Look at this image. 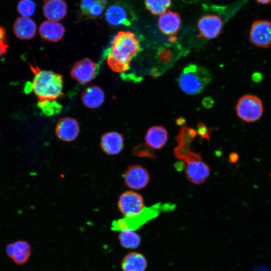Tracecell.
<instances>
[{"instance_id": "cell-1", "label": "cell", "mask_w": 271, "mask_h": 271, "mask_svg": "<svg viewBox=\"0 0 271 271\" xmlns=\"http://www.w3.org/2000/svg\"><path fill=\"white\" fill-rule=\"evenodd\" d=\"M141 50L135 34L130 31H120L113 38L111 45L104 52L108 65L112 70L123 73L130 68L131 60Z\"/></svg>"}, {"instance_id": "cell-2", "label": "cell", "mask_w": 271, "mask_h": 271, "mask_svg": "<svg viewBox=\"0 0 271 271\" xmlns=\"http://www.w3.org/2000/svg\"><path fill=\"white\" fill-rule=\"evenodd\" d=\"M34 74L31 88L38 98V106L41 108L59 103L63 95V78L57 73L40 69L37 65L30 64Z\"/></svg>"}, {"instance_id": "cell-3", "label": "cell", "mask_w": 271, "mask_h": 271, "mask_svg": "<svg viewBox=\"0 0 271 271\" xmlns=\"http://www.w3.org/2000/svg\"><path fill=\"white\" fill-rule=\"evenodd\" d=\"M211 78V74L205 67L190 64L184 68L177 81L184 92L194 95L202 92Z\"/></svg>"}, {"instance_id": "cell-4", "label": "cell", "mask_w": 271, "mask_h": 271, "mask_svg": "<svg viewBox=\"0 0 271 271\" xmlns=\"http://www.w3.org/2000/svg\"><path fill=\"white\" fill-rule=\"evenodd\" d=\"M173 204L159 203L149 207H145L139 214L131 216H124L122 218L112 221L111 228L113 231L125 230H136L148 221L156 218L160 212L172 210Z\"/></svg>"}, {"instance_id": "cell-5", "label": "cell", "mask_w": 271, "mask_h": 271, "mask_svg": "<svg viewBox=\"0 0 271 271\" xmlns=\"http://www.w3.org/2000/svg\"><path fill=\"white\" fill-rule=\"evenodd\" d=\"M235 109L238 117L246 122L258 120L264 111L261 99L258 96L251 94L242 96L236 103Z\"/></svg>"}, {"instance_id": "cell-6", "label": "cell", "mask_w": 271, "mask_h": 271, "mask_svg": "<svg viewBox=\"0 0 271 271\" xmlns=\"http://www.w3.org/2000/svg\"><path fill=\"white\" fill-rule=\"evenodd\" d=\"M249 40L254 46L261 48L271 46V21L257 20L250 27Z\"/></svg>"}, {"instance_id": "cell-7", "label": "cell", "mask_w": 271, "mask_h": 271, "mask_svg": "<svg viewBox=\"0 0 271 271\" xmlns=\"http://www.w3.org/2000/svg\"><path fill=\"white\" fill-rule=\"evenodd\" d=\"M196 133L194 129L186 125L181 128L177 137L178 145L174 150V154L178 159L186 162L197 157V153L190 150V144Z\"/></svg>"}, {"instance_id": "cell-8", "label": "cell", "mask_w": 271, "mask_h": 271, "mask_svg": "<svg viewBox=\"0 0 271 271\" xmlns=\"http://www.w3.org/2000/svg\"><path fill=\"white\" fill-rule=\"evenodd\" d=\"M117 206L120 212L124 216L137 215L145 208L142 195L133 191L123 192L118 198Z\"/></svg>"}, {"instance_id": "cell-9", "label": "cell", "mask_w": 271, "mask_h": 271, "mask_svg": "<svg viewBox=\"0 0 271 271\" xmlns=\"http://www.w3.org/2000/svg\"><path fill=\"white\" fill-rule=\"evenodd\" d=\"M99 65L89 58H85L76 62L70 71L71 77L81 84L91 82L97 75Z\"/></svg>"}, {"instance_id": "cell-10", "label": "cell", "mask_w": 271, "mask_h": 271, "mask_svg": "<svg viewBox=\"0 0 271 271\" xmlns=\"http://www.w3.org/2000/svg\"><path fill=\"white\" fill-rule=\"evenodd\" d=\"M125 184L133 190L144 188L150 181L148 170L139 165L129 166L123 174Z\"/></svg>"}, {"instance_id": "cell-11", "label": "cell", "mask_w": 271, "mask_h": 271, "mask_svg": "<svg viewBox=\"0 0 271 271\" xmlns=\"http://www.w3.org/2000/svg\"><path fill=\"white\" fill-rule=\"evenodd\" d=\"M222 27V21L216 15H203L197 22L199 36L207 39L216 38L220 33Z\"/></svg>"}, {"instance_id": "cell-12", "label": "cell", "mask_w": 271, "mask_h": 271, "mask_svg": "<svg viewBox=\"0 0 271 271\" xmlns=\"http://www.w3.org/2000/svg\"><path fill=\"white\" fill-rule=\"evenodd\" d=\"M56 134L60 140L71 142L74 141L80 132L78 122L74 118L67 116L61 118L55 128Z\"/></svg>"}, {"instance_id": "cell-13", "label": "cell", "mask_w": 271, "mask_h": 271, "mask_svg": "<svg viewBox=\"0 0 271 271\" xmlns=\"http://www.w3.org/2000/svg\"><path fill=\"white\" fill-rule=\"evenodd\" d=\"M184 171L188 180L195 184L203 183L208 178L210 169L202 160H196L186 163Z\"/></svg>"}, {"instance_id": "cell-14", "label": "cell", "mask_w": 271, "mask_h": 271, "mask_svg": "<svg viewBox=\"0 0 271 271\" xmlns=\"http://www.w3.org/2000/svg\"><path fill=\"white\" fill-rule=\"evenodd\" d=\"M107 22L112 26H128L132 21L131 14L124 6L114 4L110 6L105 13Z\"/></svg>"}, {"instance_id": "cell-15", "label": "cell", "mask_w": 271, "mask_h": 271, "mask_svg": "<svg viewBox=\"0 0 271 271\" xmlns=\"http://www.w3.org/2000/svg\"><path fill=\"white\" fill-rule=\"evenodd\" d=\"M6 253L17 264H25L31 255V247L25 240H19L8 244L6 247Z\"/></svg>"}, {"instance_id": "cell-16", "label": "cell", "mask_w": 271, "mask_h": 271, "mask_svg": "<svg viewBox=\"0 0 271 271\" xmlns=\"http://www.w3.org/2000/svg\"><path fill=\"white\" fill-rule=\"evenodd\" d=\"M100 145L102 151L105 154L118 155L124 148V138L117 131L107 132L101 137Z\"/></svg>"}, {"instance_id": "cell-17", "label": "cell", "mask_w": 271, "mask_h": 271, "mask_svg": "<svg viewBox=\"0 0 271 271\" xmlns=\"http://www.w3.org/2000/svg\"><path fill=\"white\" fill-rule=\"evenodd\" d=\"M181 24L180 15L171 11L161 15L158 20V26L161 32L170 36H174L178 33Z\"/></svg>"}, {"instance_id": "cell-18", "label": "cell", "mask_w": 271, "mask_h": 271, "mask_svg": "<svg viewBox=\"0 0 271 271\" xmlns=\"http://www.w3.org/2000/svg\"><path fill=\"white\" fill-rule=\"evenodd\" d=\"M39 31L42 38L54 42L60 41L65 33V29L62 24L50 20L43 22Z\"/></svg>"}, {"instance_id": "cell-19", "label": "cell", "mask_w": 271, "mask_h": 271, "mask_svg": "<svg viewBox=\"0 0 271 271\" xmlns=\"http://www.w3.org/2000/svg\"><path fill=\"white\" fill-rule=\"evenodd\" d=\"M67 5L64 0H45L43 7L44 15L48 20L59 21L67 15Z\"/></svg>"}, {"instance_id": "cell-20", "label": "cell", "mask_w": 271, "mask_h": 271, "mask_svg": "<svg viewBox=\"0 0 271 271\" xmlns=\"http://www.w3.org/2000/svg\"><path fill=\"white\" fill-rule=\"evenodd\" d=\"M13 30L16 37L23 40L33 38L37 31L35 22L29 17L21 16L15 21Z\"/></svg>"}, {"instance_id": "cell-21", "label": "cell", "mask_w": 271, "mask_h": 271, "mask_svg": "<svg viewBox=\"0 0 271 271\" xmlns=\"http://www.w3.org/2000/svg\"><path fill=\"white\" fill-rule=\"evenodd\" d=\"M168 132L162 126H153L149 128L145 137L148 146L154 149H161L167 142Z\"/></svg>"}, {"instance_id": "cell-22", "label": "cell", "mask_w": 271, "mask_h": 271, "mask_svg": "<svg viewBox=\"0 0 271 271\" xmlns=\"http://www.w3.org/2000/svg\"><path fill=\"white\" fill-rule=\"evenodd\" d=\"M105 95L103 90L98 86L86 87L81 94V100L84 105L89 108L95 109L103 103Z\"/></svg>"}, {"instance_id": "cell-23", "label": "cell", "mask_w": 271, "mask_h": 271, "mask_svg": "<svg viewBox=\"0 0 271 271\" xmlns=\"http://www.w3.org/2000/svg\"><path fill=\"white\" fill-rule=\"evenodd\" d=\"M121 267L122 271H145L147 267V261L143 254L130 252L123 258Z\"/></svg>"}, {"instance_id": "cell-24", "label": "cell", "mask_w": 271, "mask_h": 271, "mask_svg": "<svg viewBox=\"0 0 271 271\" xmlns=\"http://www.w3.org/2000/svg\"><path fill=\"white\" fill-rule=\"evenodd\" d=\"M106 4V0H81V14L84 18H97L103 13Z\"/></svg>"}, {"instance_id": "cell-25", "label": "cell", "mask_w": 271, "mask_h": 271, "mask_svg": "<svg viewBox=\"0 0 271 271\" xmlns=\"http://www.w3.org/2000/svg\"><path fill=\"white\" fill-rule=\"evenodd\" d=\"M118 239L121 246L128 249H134L140 245L141 238L134 230H125L120 231Z\"/></svg>"}, {"instance_id": "cell-26", "label": "cell", "mask_w": 271, "mask_h": 271, "mask_svg": "<svg viewBox=\"0 0 271 271\" xmlns=\"http://www.w3.org/2000/svg\"><path fill=\"white\" fill-rule=\"evenodd\" d=\"M171 0H145L147 10L154 15H161L171 7Z\"/></svg>"}, {"instance_id": "cell-27", "label": "cell", "mask_w": 271, "mask_h": 271, "mask_svg": "<svg viewBox=\"0 0 271 271\" xmlns=\"http://www.w3.org/2000/svg\"><path fill=\"white\" fill-rule=\"evenodd\" d=\"M36 4L32 0H21L17 6V10L22 16L29 17L34 15Z\"/></svg>"}, {"instance_id": "cell-28", "label": "cell", "mask_w": 271, "mask_h": 271, "mask_svg": "<svg viewBox=\"0 0 271 271\" xmlns=\"http://www.w3.org/2000/svg\"><path fill=\"white\" fill-rule=\"evenodd\" d=\"M133 153L139 157L150 158H156L151 148L144 144H140L136 147L133 150Z\"/></svg>"}, {"instance_id": "cell-29", "label": "cell", "mask_w": 271, "mask_h": 271, "mask_svg": "<svg viewBox=\"0 0 271 271\" xmlns=\"http://www.w3.org/2000/svg\"><path fill=\"white\" fill-rule=\"evenodd\" d=\"M158 57L160 60L163 62L169 61L172 57V53L168 50H162L158 53Z\"/></svg>"}, {"instance_id": "cell-30", "label": "cell", "mask_w": 271, "mask_h": 271, "mask_svg": "<svg viewBox=\"0 0 271 271\" xmlns=\"http://www.w3.org/2000/svg\"><path fill=\"white\" fill-rule=\"evenodd\" d=\"M198 131L200 135L204 138H209V130L206 127V126L202 123H199L198 125Z\"/></svg>"}, {"instance_id": "cell-31", "label": "cell", "mask_w": 271, "mask_h": 271, "mask_svg": "<svg viewBox=\"0 0 271 271\" xmlns=\"http://www.w3.org/2000/svg\"><path fill=\"white\" fill-rule=\"evenodd\" d=\"M6 42V31L5 29L0 26V44Z\"/></svg>"}, {"instance_id": "cell-32", "label": "cell", "mask_w": 271, "mask_h": 271, "mask_svg": "<svg viewBox=\"0 0 271 271\" xmlns=\"http://www.w3.org/2000/svg\"><path fill=\"white\" fill-rule=\"evenodd\" d=\"M202 103L204 107L209 108L212 105L213 102L211 98L207 97L204 99Z\"/></svg>"}, {"instance_id": "cell-33", "label": "cell", "mask_w": 271, "mask_h": 271, "mask_svg": "<svg viewBox=\"0 0 271 271\" xmlns=\"http://www.w3.org/2000/svg\"><path fill=\"white\" fill-rule=\"evenodd\" d=\"M8 47V45L7 44V42L0 44V57L7 52Z\"/></svg>"}, {"instance_id": "cell-34", "label": "cell", "mask_w": 271, "mask_h": 271, "mask_svg": "<svg viewBox=\"0 0 271 271\" xmlns=\"http://www.w3.org/2000/svg\"><path fill=\"white\" fill-rule=\"evenodd\" d=\"M229 161L231 163H235L238 159V156L236 153H231L229 155Z\"/></svg>"}, {"instance_id": "cell-35", "label": "cell", "mask_w": 271, "mask_h": 271, "mask_svg": "<svg viewBox=\"0 0 271 271\" xmlns=\"http://www.w3.org/2000/svg\"><path fill=\"white\" fill-rule=\"evenodd\" d=\"M252 271H271L266 267H258L255 268Z\"/></svg>"}, {"instance_id": "cell-36", "label": "cell", "mask_w": 271, "mask_h": 271, "mask_svg": "<svg viewBox=\"0 0 271 271\" xmlns=\"http://www.w3.org/2000/svg\"><path fill=\"white\" fill-rule=\"evenodd\" d=\"M256 1L260 4L266 5L271 3V0H256Z\"/></svg>"}]
</instances>
